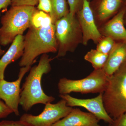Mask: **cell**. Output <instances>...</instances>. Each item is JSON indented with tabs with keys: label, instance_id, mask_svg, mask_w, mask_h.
I'll use <instances>...</instances> for the list:
<instances>
[{
	"label": "cell",
	"instance_id": "ba28073f",
	"mask_svg": "<svg viewBox=\"0 0 126 126\" xmlns=\"http://www.w3.org/2000/svg\"><path fill=\"white\" fill-rule=\"evenodd\" d=\"M60 97L65 100L68 106L73 107H83L93 114L99 120H102L111 124L114 119L107 112L104 105L103 93H100L95 97L90 99H81L71 96L69 94H60Z\"/></svg>",
	"mask_w": 126,
	"mask_h": 126
},
{
	"label": "cell",
	"instance_id": "52a82bcc",
	"mask_svg": "<svg viewBox=\"0 0 126 126\" xmlns=\"http://www.w3.org/2000/svg\"><path fill=\"white\" fill-rule=\"evenodd\" d=\"M73 108L67 105L63 99L55 104H45L43 111L37 116L25 113L20 120L29 126H52L66 116Z\"/></svg>",
	"mask_w": 126,
	"mask_h": 126
},
{
	"label": "cell",
	"instance_id": "ac0fdd59",
	"mask_svg": "<svg viewBox=\"0 0 126 126\" xmlns=\"http://www.w3.org/2000/svg\"><path fill=\"white\" fill-rule=\"evenodd\" d=\"M52 24V19L49 14L44 12L37 10L32 16L31 26L35 28L46 27Z\"/></svg>",
	"mask_w": 126,
	"mask_h": 126
},
{
	"label": "cell",
	"instance_id": "5bb4252c",
	"mask_svg": "<svg viewBox=\"0 0 126 126\" xmlns=\"http://www.w3.org/2000/svg\"><path fill=\"white\" fill-rule=\"evenodd\" d=\"M122 2V0H99L96 9L92 10L98 29L117 12Z\"/></svg>",
	"mask_w": 126,
	"mask_h": 126
},
{
	"label": "cell",
	"instance_id": "603a6c76",
	"mask_svg": "<svg viewBox=\"0 0 126 126\" xmlns=\"http://www.w3.org/2000/svg\"><path fill=\"white\" fill-rule=\"evenodd\" d=\"M13 111L3 101L0 100V119L7 117Z\"/></svg>",
	"mask_w": 126,
	"mask_h": 126
},
{
	"label": "cell",
	"instance_id": "2e32d148",
	"mask_svg": "<svg viewBox=\"0 0 126 126\" xmlns=\"http://www.w3.org/2000/svg\"><path fill=\"white\" fill-rule=\"evenodd\" d=\"M52 10L49 15L54 24L59 20L69 13L66 0H50Z\"/></svg>",
	"mask_w": 126,
	"mask_h": 126
},
{
	"label": "cell",
	"instance_id": "4fadbf2b",
	"mask_svg": "<svg viewBox=\"0 0 126 126\" xmlns=\"http://www.w3.org/2000/svg\"><path fill=\"white\" fill-rule=\"evenodd\" d=\"M126 61V40L116 41L109 54L106 64L103 68L109 77L113 74Z\"/></svg>",
	"mask_w": 126,
	"mask_h": 126
},
{
	"label": "cell",
	"instance_id": "5b68a950",
	"mask_svg": "<svg viewBox=\"0 0 126 126\" xmlns=\"http://www.w3.org/2000/svg\"><path fill=\"white\" fill-rule=\"evenodd\" d=\"M54 25L58 45L56 58L63 57L68 52H74L79 44H82V33L77 15L69 12Z\"/></svg>",
	"mask_w": 126,
	"mask_h": 126
},
{
	"label": "cell",
	"instance_id": "6da1fadb",
	"mask_svg": "<svg viewBox=\"0 0 126 126\" xmlns=\"http://www.w3.org/2000/svg\"><path fill=\"white\" fill-rule=\"evenodd\" d=\"M53 59L47 54L41 57L38 65L30 69L26 78L20 94L19 104L23 110L27 112L34 105L38 104H46L51 103L55 98L46 94L41 86V79L44 74H47L51 70L50 62Z\"/></svg>",
	"mask_w": 126,
	"mask_h": 126
},
{
	"label": "cell",
	"instance_id": "cb8c5ba5",
	"mask_svg": "<svg viewBox=\"0 0 126 126\" xmlns=\"http://www.w3.org/2000/svg\"><path fill=\"white\" fill-rule=\"evenodd\" d=\"M0 126H29L20 120L3 121L0 122Z\"/></svg>",
	"mask_w": 126,
	"mask_h": 126
},
{
	"label": "cell",
	"instance_id": "4316f807",
	"mask_svg": "<svg viewBox=\"0 0 126 126\" xmlns=\"http://www.w3.org/2000/svg\"><path fill=\"white\" fill-rule=\"evenodd\" d=\"M5 52L4 50L2 49L1 48L0 46V57L4 54Z\"/></svg>",
	"mask_w": 126,
	"mask_h": 126
},
{
	"label": "cell",
	"instance_id": "8992f818",
	"mask_svg": "<svg viewBox=\"0 0 126 126\" xmlns=\"http://www.w3.org/2000/svg\"><path fill=\"white\" fill-rule=\"evenodd\" d=\"M109 77L101 69H94L87 77L81 79L61 78L58 83L59 93L61 94H68L72 92L103 93L107 86Z\"/></svg>",
	"mask_w": 126,
	"mask_h": 126
},
{
	"label": "cell",
	"instance_id": "ffe728a7",
	"mask_svg": "<svg viewBox=\"0 0 126 126\" xmlns=\"http://www.w3.org/2000/svg\"><path fill=\"white\" fill-rule=\"evenodd\" d=\"M69 6V12L76 15L82 6L83 0H68Z\"/></svg>",
	"mask_w": 126,
	"mask_h": 126
},
{
	"label": "cell",
	"instance_id": "e0dca14e",
	"mask_svg": "<svg viewBox=\"0 0 126 126\" xmlns=\"http://www.w3.org/2000/svg\"><path fill=\"white\" fill-rule=\"evenodd\" d=\"M108 55L96 49H92L85 55L84 59L91 63L94 69H101L106 64Z\"/></svg>",
	"mask_w": 126,
	"mask_h": 126
},
{
	"label": "cell",
	"instance_id": "44dd1931",
	"mask_svg": "<svg viewBox=\"0 0 126 126\" xmlns=\"http://www.w3.org/2000/svg\"><path fill=\"white\" fill-rule=\"evenodd\" d=\"M39 2V0H11L12 6H34Z\"/></svg>",
	"mask_w": 126,
	"mask_h": 126
},
{
	"label": "cell",
	"instance_id": "d4e9b609",
	"mask_svg": "<svg viewBox=\"0 0 126 126\" xmlns=\"http://www.w3.org/2000/svg\"><path fill=\"white\" fill-rule=\"evenodd\" d=\"M114 120L113 123L109 124V126H126V112Z\"/></svg>",
	"mask_w": 126,
	"mask_h": 126
},
{
	"label": "cell",
	"instance_id": "30bf717a",
	"mask_svg": "<svg viewBox=\"0 0 126 126\" xmlns=\"http://www.w3.org/2000/svg\"><path fill=\"white\" fill-rule=\"evenodd\" d=\"M31 67L21 68L18 79L15 81L8 82L4 79L0 80V99L3 100L17 116L20 115L18 106L21 92V82L25 75L30 69Z\"/></svg>",
	"mask_w": 126,
	"mask_h": 126
},
{
	"label": "cell",
	"instance_id": "8fae6325",
	"mask_svg": "<svg viewBox=\"0 0 126 126\" xmlns=\"http://www.w3.org/2000/svg\"><path fill=\"white\" fill-rule=\"evenodd\" d=\"M126 13V8L124 7L98 28L101 34L110 37L116 41L126 40V29L124 23Z\"/></svg>",
	"mask_w": 126,
	"mask_h": 126
},
{
	"label": "cell",
	"instance_id": "d6986e66",
	"mask_svg": "<svg viewBox=\"0 0 126 126\" xmlns=\"http://www.w3.org/2000/svg\"><path fill=\"white\" fill-rule=\"evenodd\" d=\"M116 43L115 41L110 37L103 36L97 44L96 49L102 53L109 55Z\"/></svg>",
	"mask_w": 126,
	"mask_h": 126
},
{
	"label": "cell",
	"instance_id": "9c48e42d",
	"mask_svg": "<svg viewBox=\"0 0 126 126\" xmlns=\"http://www.w3.org/2000/svg\"><path fill=\"white\" fill-rule=\"evenodd\" d=\"M76 15L82 33V44L87 45L89 41L92 40L97 45L103 36L100 33L95 23L89 1L83 0L82 8Z\"/></svg>",
	"mask_w": 126,
	"mask_h": 126
},
{
	"label": "cell",
	"instance_id": "f546056e",
	"mask_svg": "<svg viewBox=\"0 0 126 126\" xmlns=\"http://www.w3.org/2000/svg\"></svg>",
	"mask_w": 126,
	"mask_h": 126
},
{
	"label": "cell",
	"instance_id": "9a60e30c",
	"mask_svg": "<svg viewBox=\"0 0 126 126\" xmlns=\"http://www.w3.org/2000/svg\"><path fill=\"white\" fill-rule=\"evenodd\" d=\"M24 40L23 35L16 36L9 49L0 59V80L4 78L5 71L7 65L18 60L23 55Z\"/></svg>",
	"mask_w": 126,
	"mask_h": 126
},
{
	"label": "cell",
	"instance_id": "7402d4cb",
	"mask_svg": "<svg viewBox=\"0 0 126 126\" xmlns=\"http://www.w3.org/2000/svg\"><path fill=\"white\" fill-rule=\"evenodd\" d=\"M38 8L39 10L49 13L52 10V6L50 0H39Z\"/></svg>",
	"mask_w": 126,
	"mask_h": 126
},
{
	"label": "cell",
	"instance_id": "3957f363",
	"mask_svg": "<svg viewBox=\"0 0 126 126\" xmlns=\"http://www.w3.org/2000/svg\"><path fill=\"white\" fill-rule=\"evenodd\" d=\"M36 10L31 6H12L1 18L0 44L6 46L18 35H23L31 27L32 16Z\"/></svg>",
	"mask_w": 126,
	"mask_h": 126
},
{
	"label": "cell",
	"instance_id": "277c9868",
	"mask_svg": "<svg viewBox=\"0 0 126 126\" xmlns=\"http://www.w3.org/2000/svg\"><path fill=\"white\" fill-rule=\"evenodd\" d=\"M103 98L106 111L113 119L126 112V61L109 78Z\"/></svg>",
	"mask_w": 126,
	"mask_h": 126
},
{
	"label": "cell",
	"instance_id": "7c38bea8",
	"mask_svg": "<svg viewBox=\"0 0 126 126\" xmlns=\"http://www.w3.org/2000/svg\"><path fill=\"white\" fill-rule=\"evenodd\" d=\"M99 121L91 113L84 112L79 108H73L67 115L52 126H101Z\"/></svg>",
	"mask_w": 126,
	"mask_h": 126
},
{
	"label": "cell",
	"instance_id": "484cf974",
	"mask_svg": "<svg viewBox=\"0 0 126 126\" xmlns=\"http://www.w3.org/2000/svg\"><path fill=\"white\" fill-rule=\"evenodd\" d=\"M11 4V0H0V10L5 9Z\"/></svg>",
	"mask_w": 126,
	"mask_h": 126
},
{
	"label": "cell",
	"instance_id": "f1b7e54d",
	"mask_svg": "<svg viewBox=\"0 0 126 126\" xmlns=\"http://www.w3.org/2000/svg\"><path fill=\"white\" fill-rule=\"evenodd\" d=\"M88 0V1H89V2H90V1L91 0Z\"/></svg>",
	"mask_w": 126,
	"mask_h": 126
},
{
	"label": "cell",
	"instance_id": "83f0119b",
	"mask_svg": "<svg viewBox=\"0 0 126 126\" xmlns=\"http://www.w3.org/2000/svg\"><path fill=\"white\" fill-rule=\"evenodd\" d=\"M124 23L125 25L126 26V13L124 17Z\"/></svg>",
	"mask_w": 126,
	"mask_h": 126
},
{
	"label": "cell",
	"instance_id": "7a4b0ae2",
	"mask_svg": "<svg viewBox=\"0 0 126 126\" xmlns=\"http://www.w3.org/2000/svg\"><path fill=\"white\" fill-rule=\"evenodd\" d=\"M55 26L52 24L46 27L35 28L31 26L24 37V53L19 65L31 67L39 55L58 52Z\"/></svg>",
	"mask_w": 126,
	"mask_h": 126
}]
</instances>
